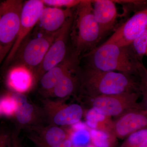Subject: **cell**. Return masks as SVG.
Returning a JSON list of instances; mask_svg holds the SVG:
<instances>
[{"label": "cell", "instance_id": "31", "mask_svg": "<svg viewBox=\"0 0 147 147\" xmlns=\"http://www.w3.org/2000/svg\"><path fill=\"white\" fill-rule=\"evenodd\" d=\"M5 136H0V144H1V143H2V142H3V141L4 140V139L5 138Z\"/></svg>", "mask_w": 147, "mask_h": 147}, {"label": "cell", "instance_id": "2", "mask_svg": "<svg viewBox=\"0 0 147 147\" xmlns=\"http://www.w3.org/2000/svg\"><path fill=\"white\" fill-rule=\"evenodd\" d=\"M87 67L103 71H116L138 75V64L127 46H121L108 40L84 55Z\"/></svg>", "mask_w": 147, "mask_h": 147}, {"label": "cell", "instance_id": "7", "mask_svg": "<svg viewBox=\"0 0 147 147\" xmlns=\"http://www.w3.org/2000/svg\"><path fill=\"white\" fill-rule=\"evenodd\" d=\"M44 7L42 0H28L24 3L18 36L12 50L3 63L5 66L9 65L12 62L17 50L36 26Z\"/></svg>", "mask_w": 147, "mask_h": 147}, {"label": "cell", "instance_id": "27", "mask_svg": "<svg viewBox=\"0 0 147 147\" xmlns=\"http://www.w3.org/2000/svg\"><path fill=\"white\" fill-rule=\"evenodd\" d=\"M55 147H72L71 141L69 138H66L64 141Z\"/></svg>", "mask_w": 147, "mask_h": 147}, {"label": "cell", "instance_id": "32", "mask_svg": "<svg viewBox=\"0 0 147 147\" xmlns=\"http://www.w3.org/2000/svg\"><path fill=\"white\" fill-rule=\"evenodd\" d=\"M146 55L147 56V50H146Z\"/></svg>", "mask_w": 147, "mask_h": 147}, {"label": "cell", "instance_id": "15", "mask_svg": "<svg viewBox=\"0 0 147 147\" xmlns=\"http://www.w3.org/2000/svg\"><path fill=\"white\" fill-rule=\"evenodd\" d=\"M113 123L111 117L103 115L92 108H90L86 115V125L91 129L113 134Z\"/></svg>", "mask_w": 147, "mask_h": 147}, {"label": "cell", "instance_id": "22", "mask_svg": "<svg viewBox=\"0 0 147 147\" xmlns=\"http://www.w3.org/2000/svg\"><path fill=\"white\" fill-rule=\"evenodd\" d=\"M66 139L65 131L58 127L50 129L45 134V142L48 147H55Z\"/></svg>", "mask_w": 147, "mask_h": 147}, {"label": "cell", "instance_id": "29", "mask_svg": "<svg viewBox=\"0 0 147 147\" xmlns=\"http://www.w3.org/2000/svg\"><path fill=\"white\" fill-rule=\"evenodd\" d=\"M138 147H147V140L145 141L143 144L140 145Z\"/></svg>", "mask_w": 147, "mask_h": 147}, {"label": "cell", "instance_id": "18", "mask_svg": "<svg viewBox=\"0 0 147 147\" xmlns=\"http://www.w3.org/2000/svg\"><path fill=\"white\" fill-rule=\"evenodd\" d=\"M73 131L69 137L72 147H90L92 146L90 128L86 124L80 123L73 125Z\"/></svg>", "mask_w": 147, "mask_h": 147}, {"label": "cell", "instance_id": "10", "mask_svg": "<svg viewBox=\"0 0 147 147\" xmlns=\"http://www.w3.org/2000/svg\"><path fill=\"white\" fill-rule=\"evenodd\" d=\"M144 128H147V110L134 109L122 115L114 122L113 133L116 137L123 138Z\"/></svg>", "mask_w": 147, "mask_h": 147}, {"label": "cell", "instance_id": "25", "mask_svg": "<svg viewBox=\"0 0 147 147\" xmlns=\"http://www.w3.org/2000/svg\"><path fill=\"white\" fill-rule=\"evenodd\" d=\"M17 104L13 96H5L0 100V114L7 116L15 114Z\"/></svg>", "mask_w": 147, "mask_h": 147}, {"label": "cell", "instance_id": "14", "mask_svg": "<svg viewBox=\"0 0 147 147\" xmlns=\"http://www.w3.org/2000/svg\"><path fill=\"white\" fill-rule=\"evenodd\" d=\"M83 114V109L80 105L71 104L60 110L55 115L54 122L59 125H73L80 122Z\"/></svg>", "mask_w": 147, "mask_h": 147}, {"label": "cell", "instance_id": "6", "mask_svg": "<svg viewBox=\"0 0 147 147\" xmlns=\"http://www.w3.org/2000/svg\"><path fill=\"white\" fill-rule=\"evenodd\" d=\"M140 94L138 92H126L90 98L91 108L103 115L118 118L130 110L144 109L141 103L137 102Z\"/></svg>", "mask_w": 147, "mask_h": 147}, {"label": "cell", "instance_id": "30", "mask_svg": "<svg viewBox=\"0 0 147 147\" xmlns=\"http://www.w3.org/2000/svg\"><path fill=\"white\" fill-rule=\"evenodd\" d=\"M2 13V7L1 3H0V19Z\"/></svg>", "mask_w": 147, "mask_h": 147}, {"label": "cell", "instance_id": "28", "mask_svg": "<svg viewBox=\"0 0 147 147\" xmlns=\"http://www.w3.org/2000/svg\"><path fill=\"white\" fill-rule=\"evenodd\" d=\"M0 147H11L9 145V141L7 137H5V138L3 140V142L0 144Z\"/></svg>", "mask_w": 147, "mask_h": 147}, {"label": "cell", "instance_id": "11", "mask_svg": "<svg viewBox=\"0 0 147 147\" xmlns=\"http://www.w3.org/2000/svg\"><path fill=\"white\" fill-rule=\"evenodd\" d=\"M73 15L71 9L45 6L40 15L34 30L43 33H55Z\"/></svg>", "mask_w": 147, "mask_h": 147}, {"label": "cell", "instance_id": "21", "mask_svg": "<svg viewBox=\"0 0 147 147\" xmlns=\"http://www.w3.org/2000/svg\"><path fill=\"white\" fill-rule=\"evenodd\" d=\"M92 144L96 147H112L116 137L113 134L90 129Z\"/></svg>", "mask_w": 147, "mask_h": 147}, {"label": "cell", "instance_id": "9", "mask_svg": "<svg viewBox=\"0 0 147 147\" xmlns=\"http://www.w3.org/2000/svg\"><path fill=\"white\" fill-rule=\"evenodd\" d=\"M147 30V8L142 9L117 28L108 41L121 46H128L139 35Z\"/></svg>", "mask_w": 147, "mask_h": 147}, {"label": "cell", "instance_id": "3", "mask_svg": "<svg viewBox=\"0 0 147 147\" xmlns=\"http://www.w3.org/2000/svg\"><path fill=\"white\" fill-rule=\"evenodd\" d=\"M69 38L73 52L79 56L89 53L96 47L102 38L93 12L92 1H81L76 7Z\"/></svg>", "mask_w": 147, "mask_h": 147}, {"label": "cell", "instance_id": "23", "mask_svg": "<svg viewBox=\"0 0 147 147\" xmlns=\"http://www.w3.org/2000/svg\"><path fill=\"white\" fill-rule=\"evenodd\" d=\"M137 70L139 78L140 93L143 98L141 104L144 109L147 111V69L143 63H139Z\"/></svg>", "mask_w": 147, "mask_h": 147}, {"label": "cell", "instance_id": "26", "mask_svg": "<svg viewBox=\"0 0 147 147\" xmlns=\"http://www.w3.org/2000/svg\"><path fill=\"white\" fill-rule=\"evenodd\" d=\"M46 6L60 8H70L76 7L81 2L78 0H42Z\"/></svg>", "mask_w": 147, "mask_h": 147}, {"label": "cell", "instance_id": "16", "mask_svg": "<svg viewBox=\"0 0 147 147\" xmlns=\"http://www.w3.org/2000/svg\"><path fill=\"white\" fill-rule=\"evenodd\" d=\"M31 77L29 71L21 67H14L8 76L9 86L18 92H24L28 90L30 85Z\"/></svg>", "mask_w": 147, "mask_h": 147}, {"label": "cell", "instance_id": "5", "mask_svg": "<svg viewBox=\"0 0 147 147\" xmlns=\"http://www.w3.org/2000/svg\"><path fill=\"white\" fill-rule=\"evenodd\" d=\"M0 19V66L12 50L18 36L24 3L21 0L2 2Z\"/></svg>", "mask_w": 147, "mask_h": 147}, {"label": "cell", "instance_id": "20", "mask_svg": "<svg viewBox=\"0 0 147 147\" xmlns=\"http://www.w3.org/2000/svg\"><path fill=\"white\" fill-rule=\"evenodd\" d=\"M131 56L137 62L142 63L147 49V30L139 35L127 46Z\"/></svg>", "mask_w": 147, "mask_h": 147}, {"label": "cell", "instance_id": "12", "mask_svg": "<svg viewBox=\"0 0 147 147\" xmlns=\"http://www.w3.org/2000/svg\"><path fill=\"white\" fill-rule=\"evenodd\" d=\"M92 1L94 16L102 38L115 28L118 17L115 2L110 0Z\"/></svg>", "mask_w": 147, "mask_h": 147}, {"label": "cell", "instance_id": "19", "mask_svg": "<svg viewBox=\"0 0 147 147\" xmlns=\"http://www.w3.org/2000/svg\"><path fill=\"white\" fill-rule=\"evenodd\" d=\"M12 96L17 104V108L15 113L16 118L20 123H28L32 118V106L28 103L26 98L23 94L16 93L13 94Z\"/></svg>", "mask_w": 147, "mask_h": 147}, {"label": "cell", "instance_id": "4", "mask_svg": "<svg viewBox=\"0 0 147 147\" xmlns=\"http://www.w3.org/2000/svg\"><path fill=\"white\" fill-rule=\"evenodd\" d=\"M58 31L48 34L34 30L32 35L31 33L22 43L11 64L28 70H36L42 63Z\"/></svg>", "mask_w": 147, "mask_h": 147}, {"label": "cell", "instance_id": "1", "mask_svg": "<svg viewBox=\"0 0 147 147\" xmlns=\"http://www.w3.org/2000/svg\"><path fill=\"white\" fill-rule=\"evenodd\" d=\"M81 82L89 98L126 92L140 93L139 82L133 75L121 72L101 71L87 67L82 74Z\"/></svg>", "mask_w": 147, "mask_h": 147}, {"label": "cell", "instance_id": "17", "mask_svg": "<svg viewBox=\"0 0 147 147\" xmlns=\"http://www.w3.org/2000/svg\"><path fill=\"white\" fill-rule=\"evenodd\" d=\"M77 69L78 67L68 71L56 84L53 89L56 96L65 97L73 92L79 81L78 78L73 75Z\"/></svg>", "mask_w": 147, "mask_h": 147}, {"label": "cell", "instance_id": "24", "mask_svg": "<svg viewBox=\"0 0 147 147\" xmlns=\"http://www.w3.org/2000/svg\"><path fill=\"white\" fill-rule=\"evenodd\" d=\"M147 140V128L132 133L127 137L123 147H138Z\"/></svg>", "mask_w": 147, "mask_h": 147}, {"label": "cell", "instance_id": "13", "mask_svg": "<svg viewBox=\"0 0 147 147\" xmlns=\"http://www.w3.org/2000/svg\"><path fill=\"white\" fill-rule=\"evenodd\" d=\"M79 57L74 53L67 55L60 63L45 72L40 81L41 86L46 90H53L59 81L68 71L78 67Z\"/></svg>", "mask_w": 147, "mask_h": 147}, {"label": "cell", "instance_id": "8", "mask_svg": "<svg viewBox=\"0 0 147 147\" xmlns=\"http://www.w3.org/2000/svg\"><path fill=\"white\" fill-rule=\"evenodd\" d=\"M73 16L66 21L58 31L55 39L47 51L42 63L36 71L43 75L65 59L67 55V43L69 38Z\"/></svg>", "mask_w": 147, "mask_h": 147}]
</instances>
